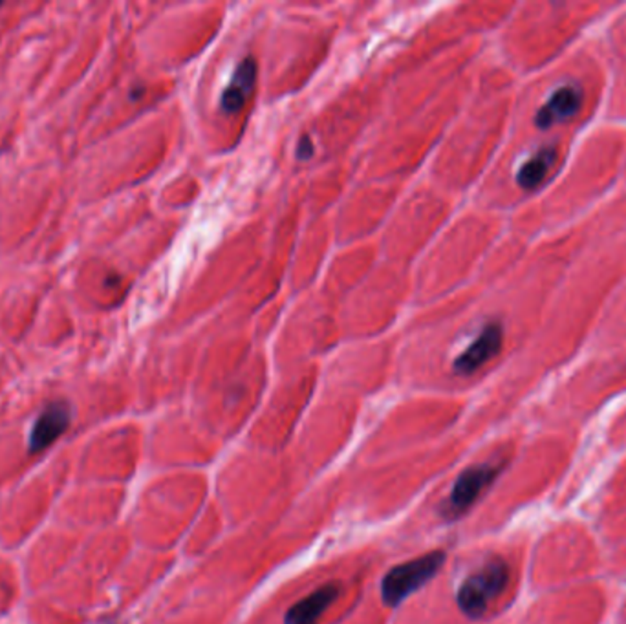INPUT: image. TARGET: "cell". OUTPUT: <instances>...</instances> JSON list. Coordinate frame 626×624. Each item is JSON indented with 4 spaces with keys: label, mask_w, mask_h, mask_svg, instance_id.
Segmentation results:
<instances>
[{
    "label": "cell",
    "mask_w": 626,
    "mask_h": 624,
    "mask_svg": "<svg viewBox=\"0 0 626 624\" xmlns=\"http://www.w3.org/2000/svg\"><path fill=\"white\" fill-rule=\"evenodd\" d=\"M557 149L555 147H546L540 149L536 154H533L517 173V183L524 191H533L543 183L552 170V167L557 161Z\"/></svg>",
    "instance_id": "9"
},
{
    "label": "cell",
    "mask_w": 626,
    "mask_h": 624,
    "mask_svg": "<svg viewBox=\"0 0 626 624\" xmlns=\"http://www.w3.org/2000/svg\"><path fill=\"white\" fill-rule=\"evenodd\" d=\"M339 588L335 584H325L319 589L309 593L308 597L293 604L284 622L286 624H317L321 615L337 601Z\"/></svg>",
    "instance_id": "8"
},
{
    "label": "cell",
    "mask_w": 626,
    "mask_h": 624,
    "mask_svg": "<svg viewBox=\"0 0 626 624\" xmlns=\"http://www.w3.org/2000/svg\"><path fill=\"white\" fill-rule=\"evenodd\" d=\"M504 343V332L498 323H489L481 328L473 343L454 359V372L471 376L480 368L498 355Z\"/></svg>",
    "instance_id": "4"
},
{
    "label": "cell",
    "mask_w": 626,
    "mask_h": 624,
    "mask_svg": "<svg viewBox=\"0 0 626 624\" xmlns=\"http://www.w3.org/2000/svg\"><path fill=\"white\" fill-rule=\"evenodd\" d=\"M443 562H445V553L433 551L392 567V570L385 575L381 584V595L385 604H388L390 608L402 604L409 595H412L426 582H431L433 577H436V573L442 570Z\"/></svg>",
    "instance_id": "2"
},
{
    "label": "cell",
    "mask_w": 626,
    "mask_h": 624,
    "mask_svg": "<svg viewBox=\"0 0 626 624\" xmlns=\"http://www.w3.org/2000/svg\"><path fill=\"white\" fill-rule=\"evenodd\" d=\"M254 82H257V61H254L251 55H247L246 59L237 66L233 77L230 79L225 90L222 92V98H220L222 110L227 113L239 112L246 105V99L251 96Z\"/></svg>",
    "instance_id": "7"
},
{
    "label": "cell",
    "mask_w": 626,
    "mask_h": 624,
    "mask_svg": "<svg viewBox=\"0 0 626 624\" xmlns=\"http://www.w3.org/2000/svg\"><path fill=\"white\" fill-rule=\"evenodd\" d=\"M72 414L70 407L65 403H51L48 405L37 421L34 423V429L30 434V452H43L53 441L59 440L67 429L70 427Z\"/></svg>",
    "instance_id": "5"
},
{
    "label": "cell",
    "mask_w": 626,
    "mask_h": 624,
    "mask_svg": "<svg viewBox=\"0 0 626 624\" xmlns=\"http://www.w3.org/2000/svg\"><path fill=\"white\" fill-rule=\"evenodd\" d=\"M509 582V567L502 558H491L480 570L471 573L458 589V606L471 617L480 619L489 604L505 589Z\"/></svg>",
    "instance_id": "1"
},
{
    "label": "cell",
    "mask_w": 626,
    "mask_h": 624,
    "mask_svg": "<svg viewBox=\"0 0 626 624\" xmlns=\"http://www.w3.org/2000/svg\"><path fill=\"white\" fill-rule=\"evenodd\" d=\"M313 156V144L309 141L308 136H302V139L299 141V149H297V158L299 160H309Z\"/></svg>",
    "instance_id": "10"
},
{
    "label": "cell",
    "mask_w": 626,
    "mask_h": 624,
    "mask_svg": "<svg viewBox=\"0 0 626 624\" xmlns=\"http://www.w3.org/2000/svg\"><path fill=\"white\" fill-rule=\"evenodd\" d=\"M583 105V92L577 87H560L552 94L546 105L536 112L535 123L538 129H550L553 125L572 120Z\"/></svg>",
    "instance_id": "6"
},
{
    "label": "cell",
    "mask_w": 626,
    "mask_h": 624,
    "mask_svg": "<svg viewBox=\"0 0 626 624\" xmlns=\"http://www.w3.org/2000/svg\"><path fill=\"white\" fill-rule=\"evenodd\" d=\"M502 471L500 464H480L466 469L458 480L454 481V486L450 489L447 505H445V515L449 519H457L464 515L466 511L473 507V503L483 495V491H488L493 481L498 478Z\"/></svg>",
    "instance_id": "3"
}]
</instances>
